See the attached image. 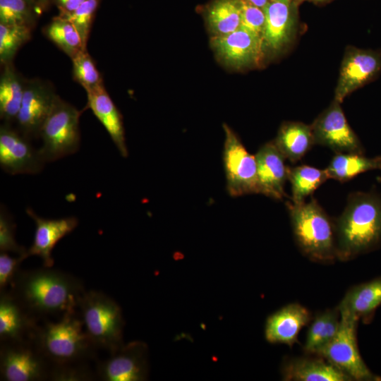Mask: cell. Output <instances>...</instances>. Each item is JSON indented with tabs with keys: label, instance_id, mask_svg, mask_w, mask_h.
I'll use <instances>...</instances> for the list:
<instances>
[{
	"label": "cell",
	"instance_id": "obj_1",
	"mask_svg": "<svg viewBox=\"0 0 381 381\" xmlns=\"http://www.w3.org/2000/svg\"><path fill=\"white\" fill-rule=\"evenodd\" d=\"M9 291L26 310L40 320L48 316L60 318L65 313L75 311L85 290L78 277L44 266L20 270Z\"/></svg>",
	"mask_w": 381,
	"mask_h": 381
},
{
	"label": "cell",
	"instance_id": "obj_2",
	"mask_svg": "<svg viewBox=\"0 0 381 381\" xmlns=\"http://www.w3.org/2000/svg\"><path fill=\"white\" fill-rule=\"evenodd\" d=\"M337 258L345 261L370 252L381 244V196L353 192L334 221Z\"/></svg>",
	"mask_w": 381,
	"mask_h": 381
},
{
	"label": "cell",
	"instance_id": "obj_3",
	"mask_svg": "<svg viewBox=\"0 0 381 381\" xmlns=\"http://www.w3.org/2000/svg\"><path fill=\"white\" fill-rule=\"evenodd\" d=\"M32 339L52 365L88 363L96 358L97 348L76 311L65 313L57 322L44 320L37 325Z\"/></svg>",
	"mask_w": 381,
	"mask_h": 381
},
{
	"label": "cell",
	"instance_id": "obj_4",
	"mask_svg": "<svg viewBox=\"0 0 381 381\" xmlns=\"http://www.w3.org/2000/svg\"><path fill=\"white\" fill-rule=\"evenodd\" d=\"M295 240L301 252L320 262L337 258L334 222L329 218L317 200L308 202L286 203Z\"/></svg>",
	"mask_w": 381,
	"mask_h": 381
},
{
	"label": "cell",
	"instance_id": "obj_5",
	"mask_svg": "<svg viewBox=\"0 0 381 381\" xmlns=\"http://www.w3.org/2000/svg\"><path fill=\"white\" fill-rule=\"evenodd\" d=\"M78 308L85 329L97 349L110 354L124 344L122 310L113 298L99 291H85Z\"/></svg>",
	"mask_w": 381,
	"mask_h": 381
},
{
	"label": "cell",
	"instance_id": "obj_6",
	"mask_svg": "<svg viewBox=\"0 0 381 381\" xmlns=\"http://www.w3.org/2000/svg\"><path fill=\"white\" fill-rule=\"evenodd\" d=\"M81 111L58 95L40 131L42 157L52 162L75 153L80 147Z\"/></svg>",
	"mask_w": 381,
	"mask_h": 381
},
{
	"label": "cell",
	"instance_id": "obj_7",
	"mask_svg": "<svg viewBox=\"0 0 381 381\" xmlns=\"http://www.w3.org/2000/svg\"><path fill=\"white\" fill-rule=\"evenodd\" d=\"M52 364L32 339L0 343V380H49Z\"/></svg>",
	"mask_w": 381,
	"mask_h": 381
},
{
	"label": "cell",
	"instance_id": "obj_8",
	"mask_svg": "<svg viewBox=\"0 0 381 381\" xmlns=\"http://www.w3.org/2000/svg\"><path fill=\"white\" fill-rule=\"evenodd\" d=\"M358 320L340 314L335 337L317 354L349 375L353 380H377L362 359L357 346Z\"/></svg>",
	"mask_w": 381,
	"mask_h": 381
},
{
	"label": "cell",
	"instance_id": "obj_9",
	"mask_svg": "<svg viewBox=\"0 0 381 381\" xmlns=\"http://www.w3.org/2000/svg\"><path fill=\"white\" fill-rule=\"evenodd\" d=\"M210 45L224 66L238 71L259 68L266 59L262 36L240 27L221 37H211Z\"/></svg>",
	"mask_w": 381,
	"mask_h": 381
},
{
	"label": "cell",
	"instance_id": "obj_10",
	"mask_svg": "<svg viewBox=\"0 0 381 381\" xmlns=\"http://www.w3.org/2000/svg\"><path fill=\"white\" fill-rule=\"evenodd\" d=\"M223 162L226 188L231 196L258 193L257 164L255 155L250 154L237 135L226 125Z\"/></svg>",
	"mask_w": 381,
	"mask_h": 381
},
{
	"label": "cell",
	"instance_id": "obj_11",
	"mask_svg": "<svg viewBox=\"0 0 381 381\" xmlns=\"http://www.w3.org/2000/svg\"><path fill=\"white\" fill-rule=\"evenodd\" d=\"M381 75V49L346 47L334 90V99L342 103L354 91Z\"/></svg>",
	"mask_w": 381,
	"mask_h": 381
},
{
	"label": "cell",
	"instance_id": "obj_12",
	"mask_svg": "<svg viewBox=\"0 0 381 381\" xmlns=\"http://www.w3.org/2000/svg\"><path fill=\"white\" fill-rule=\"evenodd\" d=\"M265 24L262 35L267 56H279L295 43L298 34V5L270 1L263 8Z\"/></svg>",
	"mask_w": 381,
	"mask_h": 381
},
{
	"label": "cell",
	"instance_id": "obj_13",
	"mask_svg": "<svg viewBox=\"0 0 381 381\" xmlns=\"http://www.w3.org/2000/svg\"><path fill=\"white\" fill-rule=\"evenodd\" d=\"M341 104L333 99L310 125L315 145L327 147L336 154H363L364 148L349 124Z\"/></svg>",
	"mask_w": 381,
	"mask_h": 381
},
{
	"label": "cell",
	"instance_id": "obj_14",
	"mask_svg": "<svg viewBox=\"0 0 381 381\" xmlns=\"http://www.w3.org/2000/svg\"><path fill=\"white\" fill-rule=\"evenodd\" d=\"M147 345L140 341L123 344L109 356L97 363V380L102 381H144L149 373Z\"/></svg>",
	"mask_w": 381,
	"mask_h": 381
},
{
	"label": "cell",
	"instance_id": "obj_15",
	"mask_svg": "<svg viewBox=\"0 0 381 381\" xmlns=\"http://www.w3.org/2000/svg\"><path fill=\"white\" fill-rule=\"evenodd\" d=\"M30 139L4 124L0 128V166L8 174H36L46 163Z\"/></svg>",
	"mask_w": 381,
	"mask_h": 381
},
{
	"label": "cell",
	"instance_id": "obj_16",
	"mask_svg": "<svg viewBox=\"0 0 381 381\" xmlns=\"http://www.w3.org/2000/svg\"><path fill=\"white\" fill-rule=\"evenodd\" d=\"M56 95L39 80L25 82L21 107L16 118L20 133L29 138L40 136V128L51 111Z\"/></svg>",
	"mask_w": 381,
	"mask_h": 381
},
{
	"label": "cell",
	"instance_id": "obj_17",
	"mask_svg": "<svg viewBox=\"0 0 381 381\" xmlns=\"http://www.w3.org/2000/svg\"><path fill=\"white\" fill-rule=\"evenodd\" d=\"M25 211L35 224L33 241L27 250V256H39L44 267H52L54 262L52 257L53 248L77 227L78 219L75 217L46 219L36 214L31 208Z\"/></svg>",
	"mask_w": 381,
	"mask_h": 381
},
{
	"label": "cell",
	"instance_id": "obj_18",
	"mask_svg": "<svg viewBox=\"0 0 381 381\" xmlns=\"http://www.w3.org/2000/svg\"><path fill=\"white\" fill-rule=\"evenodd\" d=\"M257 164L258 193L275 200L286 197L284 185L287 180L285 157L274 141L262 145L255 155Z\"/></svg>",
	"mask_w": 381,
	"mask_h": 381
},
{
	"label": "cell",
	"instance_id": "obj_19",
	"mask_svg": "<svg viewBox=\"0 0 381 381\" xmlns=\"http://www.w3.org/2000/svg\"><path fill=\"white\" fill-rule=\"evenodd\" d=\"M310 316L309 310L299 303L284 306L267 318L265 339L270 344L294 346L301 329L310 322Z\"/></svg>",
	"mask_w": 381,
	"mask_h": 381
},
{
	"label": "cell",
	"instance_id": "obj_20",
	"mask_svg": "<svg viewBox=\"0 0 381 381\" xmlns=\"http://www.w3.org/2000/svg\"><path fill=\"white\" fill-rule=\"evenodd\" d=\"M39 321L10 291L0 293V343L32 339Z\"/></svg>",
	"mask_w": 381,
	"mask_h": 381
},
{
	"label": "cell",
	"instance_id": "obj_21",
	"mask_svg": "<svg viewBox=\"0 0 381 381\" xmlns=\"http://www.w3.org/2000/svg\"><path fill=\"white\" fill-rule=\"evenodd\" d=\"M88 107L104 127L123 157H127L128 151L126 143L122 116L107 92L104 84L88 90Z\"/></svg>",
	"mask_w": 381,
	"mask_h": 381
},
{
	"label": "cell",
	"instance_id": "obj_22",
	"mask_svg": "<svg viewBox=\"0 0 381 381\" xmlns=\"http://www.w3.org/2000/svg\"><path fill=\"white\" fill-rule=\"evenodd\" d=\"M282 380L286 381H351L349 375L323 358H293L282 366Z\"/></svg>",
	"mask_w": 381,
	"mask_h": 381
},
{
	"label": "cell",
	"instance_id": "obj_23",
	"mask_svg": "<svg viewBox=\"0 0 381 381\" xmlns=\"http://www.w3.org/2000/svg\"><path fill=\"white\" fill-rule=\"evenodd\" d=\"M273 141L292 163L301 160L315 145L311 126L300 121L282 123Z\"/></svg>",
	"mask_w": 381,
	"mask_h": 381
},
{
	"label": "cell",
	"instance_id": "obj_24",
	"mask_svg": "<svg viewBox=\"0 0 381 381\" xmlns=\"http://www.w3.org/2000/svg\"><path fill=\"white\" fill-rule=\"evenodd\" d=\"M381 305V277L349 289L337 308L358 320L366 317Z\"/></svg>",
	"mask_w": 381,
	"mask_h": 381
},
{
	"label": "cell",
	"instance_id": "obj_25",
	"mask_svg": "<svg viewBox=\"0 0 381 381\" xmlns=\"http://www.w3.org/2000/svg\"><path fill=\"white\" fill-rule=\"evenodd\" d=\"M242 0H212L204 8L203 16L211 37L230 34L241 27Z\"/></svg>",
	"mask_w": 381,
	"mask_h": 381
},
{
	"label": "cell",
	"instance_id": "obj_26",
	"mask_svg": "<svg viewBox=\"0 0 381 381\" xmlns=\"http://www.w3.org/2000/svg\"><path fill=\"white\" fill-rule=\"evenodd\" d=\"M381 170V156L367 157L363 154L337 153L325 170L329 179L346 182L370 170Z\"/></svg>",
	"mask_w": 381,
	"mask_h": 381
},
{
	"label": "cell",
	"instance_id": "obj_27",
	"mask_svg": "<svg viewBox=\"0 0 381 381\" xmlns=\"http://www.w3.org/2000/svg\"><path fill=\"white\" fill-rule=\"evenodd\" d=\"M0 78V115L6 121L16 120L24 94L25 83L11 63L4 65Z\"/></svg>",
	"mask_w": 381,
	"mask_h": 381
},
{
	"label": "cell",
	"instance_id": "obj_28",
	"mask_svg": "<svg viewBox=\"0 0 381 381\" xmlns=\"http://www.w3.org/2000/svg\"><path fill=\"white\" fill-rule=\"evenodd\" d=\"M339 325L340 313L337 308L317 315L308 330L304 351L317 355L335 337Z\"/></svg>",
	"mask_w": 381,
	"mask_h": 381
},
{
	"label": "cell",
	"instance_id": "obj_29",
	"mask_svg": "<svg viewBox=\"0 0 381 381\" xmlns=\"http://www.w3.org/2000/svg\"><path fill=\"white\" fill-rule=\"evenodd\" d=\"M287 179L291 186V202L301 203L324 182L329 179L325 169L308 165H301L287 169Z\"/></svg>",
	"mask_w": 381,
	"mask_h": 381
},
{
	"label": "cell",
	"instance_id": "obj_30",
	"mask_svg": "<svg viewBox=\"0 0 381 381\" xmlns=\"http://www.w3.org/2000/svg\"><path fill=\"white\" fill-rule=\"evenodd\" d=\"M47 37L71 59L84 48L80 36L74 25L66 18L54 17L44 31Z\"/></svg>",
	"mask_w": 381,
	"mask_h": 381
},
{
	"label": "cell",
	"instance_id": "obj_31",
	"mask_svg": "<svg viewBox=\"0 0 381 381\" xmlns=\"http://www.w3.org/2000/svg\"><path fill=\"white\" fill-rule=\"evenodd\" d=\"M31 37V27L0 23V61L11 63L18 49Z\"/></svg>",
	"mask_w": 381,
	"mask_h": 381
},
{
	"label": "cell",
	"instance_id": "obj_32",
	"mask_svg": "<svg viewBox=\"0 0 381 381\" xmlns=\"http://www.w3.org/2000/svg\"><path fill=\"white\" fill-rule=\"evenodd\" d=\"M71 60L73 78L86 92L103 85L102 76L87 49L79 52Z\"/></svg>",
	"mask_w": 381,
	"mask_h": 381
},
{
	"label": "cell",
	"instance_id": "obj_33",
	"mask_svg": "<svg viewBox=\"0 0 381 381\" xmlns=\"http://www.w3.org/2000/svg\"><path fill=\"white\" fill-rule=\"evenodd\" d=\"M33 4L28 0H0V23L31 27Z\"/></svg>",
	"mask_w": 381,
	"mask_h": 381
},
{
	"label": "cell",
	"instance_id": "obj_34",
	"mask_svg": "<svg viewBox=\"0 0 381 381\" xmlns=\"http://www.w3.org/2000/svg\"><path fill=\"white\" fill-rule=\"evenodd\" d=\"M99 0H85L76 10L71 13H59L68 20L78 30L83 47L86 49L92 19Z\"/></svg>",
	"mask_w": 381,
	"mask_h": 381
},
{
	"label": "cell",
	"instance_id": "obj_35",
	"mask_svg": "<svg viewBox=\"0 0 381 381\" xmlns=\"http://www.w3.org/2000/svg\"><path fill=\"white\" fill-rule=\"evenodd\" d=\"M16 224L8 211L4 206L0 210V252L13 253L28 258L27 250L19 245L15 237Z\"/></svg>",
	"mask_w": 381,
	"mask_h": 381
},
{
	"label": "cell",
	"instance_id": "obj_36",
	"mask_svg": "<svg viewBox=\"0 0 381 381\" xmlns=\"http://www.w3.org/2000/svg\"><path fill=\"white\" fill-rule=\"evenodd\" d=\"M97 375L88 363L66 365H52L50 381H92Z\"/></svg>",
	"mask_w": 381,
	"mask_h": 381
},
{
	"label": "cell",
	"instance_id": "obj_37",
	"mask_svg": "<svg viewBox=\"0 0 381 381\" xmlns=\"http://www.w3.org/2000/svg\"><path fill=\"white\" fill-rule=\"evenodd\" d=\"M24 260L21 255L12 257L8 253L0 252V293L11 289Z\"/></svg>",
	"mask_w": 381,
	"mask_h": 381
},
{
	"label": "cell",
	"instance_id": "obj_38",
	"mask_svg": "<svg viewBox=\"0 0 381 381\" xmlns=\"http://www.w3.org/2000/svg\"><path fill=\"white\" fill-rule=\"evenodd\" d=\"M265 24L264 10L243 2L241 27L262 36Z\"/></svg>",
	"mask_w": 381,
	"mask_h": 381
},
{
	"label": "cell",
	"instance_id": "obj_39",
	"mask_svg": "<svg viewBox=\"0 0 381 381\" xmlns=\"http://www.w3.org/2000/svg\"><path fill=\"white\" fill-rule=\"evenodd\" d=\"M59 8V13H71L76 10L85 0H53Z\"/></svg>",
	"mask_w": 381,
	"mask_h": 381
},
{
	"label": "cell",
	"instance_id": "obj_40",
	"mask_svg": "<svg viewBox=\"0 0 381 381\" xmlns=\"http://www.w3.org/2000/svg\"><path fill=\"white\" fill-rule=\"evenodd\" d=\"M244 3L264 8L270 1V0H242Z\"/></svg>",
	"mask_w": 381,
	"mask_h": 381
},
{
	"label": "cell",
	"instance_id": "obj_41",
	"mask_svg": "<svg viewBox=\"0 0 381 381\" xmlns=\"http://www.w3.org/2000/svg\"><path fill=\"white\" fill-rule=\"evenodd\" d=\"M332 1H333V0H294L295 3L298 6L301 4H302V3L305 2V1H308V2L315 3V4H325V3L330 2Z\"/></svg>",
	"mask_w": 381,
	"mask_h": 381
},
{
	"label": "cell",
	"instance_id": "obj_42",
	"mask_svg": "<svg viewBox=\"0 0 381 381\" xmlns=\"http://www.w3.org/2000/svg\"><path fill=\"white\" fill-rule=\"evenodd\" d=\"M39 4H40L42 6H44L47 4L48 0H37Z\"/></svg>",
	"mask_w": 381,
	"mask_h": 381
},
{
	"label": "cell",
	"instance_id": "obj_43",
	"mask_svg": "<svg viewBox=\"0 0 381 381\" xmlns=\"http://www.w3.org/2000/svg\"><path fill=\"white\" fill-rule=\"evenodd\" d=\"M270 1L291 3V2L294 1V0H270Z\"/></svg>",
	"mask_w": 381,
	"mask_h": 381
},
{
	"label": "cell",
	"instance_id": "obj_44",
	"mask_svg": "<svg viewBox=\"0 0 381 381\" xmlns=\"http://www.w3.org/2000/svg\"><path fill=\"white\" fill-rule=\"evenodd\" d=\"M376 179H377V181H378L379 183H381V176H377V177L376 178Z\"/></svg>",
	"mask_w": 381,
	"mask_h": 381
},
{
	"label": "cell",
	"instance_id": "obj_45",
	"mask_svg": "<svg viewBox=\"0 0 381 381\" xmlns=\"http://www.w3.org/2000/svg\"><path fill=\"white\" fill-rule=\"evenodd\" d=\"M28 1L32 3V4H35V0H28Z\"/></svg>",
	"mask_w": 381,
	"mask_h": 381
}]
</instances>
